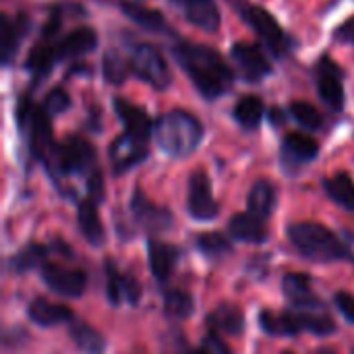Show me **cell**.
Instances as JSON below:
<instances>
[{
  "label": "cell",
  "mask_w": 354,
  "mask_h": 354,
  "mask_svg": "<svg viewBox=\"0 0 354 354\" xmlns=\"http://www.w3.org/2000/svg\"><path fill=\"white\" fill-rule=\"evenodd\" d=\"M270 118H272L274 124H280V122H284V112L280 108H272L270 110Z\"/></svg>",
  "instance_id": "43"
},
{
  "label": "cell",
  "mask_w": 354,
  "mask_h": 354,
  "mask_svg": "<svg viewBox=\"0 0 354 354\" xmlns=\"http://www.w3.org/2000/svg\"><path fill=\"white\" fill-rule=\"evenodd\" d=\"M230 56L241 68L243 77L251 83H259L268 75H272L274 66L263 46L249 44V41H236L230 46Z\"/></svg>",
  "instance_id": "10"
},
{
  "label": "cell",
  "mask_w": 354,
  "mask_h": 354,
  "mask_svg": "<svg viewBox=\"0 0 354 354\" xmlns=\"http://www.w3.org/2000/svg\"><path fill=\"white\" fill-rule=\"evenodd\" d=\"M87 193H89V199L95 203L104 199V176L97 168L93 172H89V176H87Z\"/></svg>",
  "instance_id": "37"
},
{
  "label": "cell",
  "mask_w": 354,
  "mask_h": 354,
  "mask_svg": "<svg viewBox=\"0 0 354 354\" xmlns=\"http://www.w3.org/2000/svg\"><path fill=\"white\" fill-rule=\"evenodd\" d=\"M114 112L122 120L124 133H131V135L141 137V139H149V135H151L156 124L151 122L149 114L141 106L131 104V102H127L122 97H116L114 100Z\"/></svg>",
  "instance_id": "18"
},
{
  "label": "cell",
  "mask_w": 354,
  "mask_h": 354,
  "mask_svg": "<svg viewBox=\"0 0 354 354\" xmlns=\"http://www.w3.org/2000/svg\"><path fill=\"white\" fill-rule=\"evenodd\" d=\"M209 326L224 332V334L239 336L245 330V315H243L241 307L224 303L209 315Z\"/></svg>",
  "instance_id": "25"
},
{
  "label": "cell",
  "mask_w": 354,
  "mask_h": 354,
  "mask_svg": "<svg viewBox=\"0 0 354 354\" xmlns=\"http://www.w3.org/2000/svg\"><path fill=\"white\" fill-rule=\"evenodd\" d=\"M147 253H149V268H151L153 276L158 280L170 278L176 263H178V259H180V251L174 245L160 243V241H149Z\"/></svg>",
  "instance_id": "23"
},
{
  "label": "cell",
  "mask_w": 354,
  "mask_h": 354,
  "mask_svg": "<svg viewBox=\"0 0 354 354\" xmlns=\"http://www.w3.org/2000/svg\"><path fill=\"white\" fill-rule=\"evenodd\" d=\"M131 209L137 218V222L147 228L149 232H164L172 226V214L160 205H153L149 199H145V195L141 191L135 193L133 201H131Z\"/></svg>",
  "instance_id": "15"
},
{
  "label": "cell",
  "mask_w": 354,
  "mask_h": 354,
  "mask_svg": "<svg viewBox=\"0 0 354 354\" xmlns=\"http://www.w3.org/2000/svg\"><path fill=\"white\" fill-rule=\"evenodd\" d=\"M41 278L48 284V288H52L54 292L62 295V297H71L77 299L85 292L87 286V276L81 270H68L56 263H46L41 268Z\"/></svg>",
  "instance_id": "13"
},
{
  "label": "cell",
  "mask_w": 354,
  "mask_h": 354,
  "mask_svg": "<svg viewBox=\"0 0 354 354\" xmlns=\"http://www.w3.org/2000/svg\"><path fill=\"white\" fill-rule=\"evenodd\" d=\"M290 114L307 131H319L324 127L322 112L313 104H309V102H292L290 104Z\"/></svg>",
  "instance_id": "31"
},
{
  "label": "cell",
  "mask_w": 354,
  "mask_h": 354,
  "mask_svg": "<svg viewBox=\"0 0 354 354\" xmlns=\"http://www.w3.org/2000/svg\"><path fill=\"white\" fill-rule=\"evenodd\" d=\"M259 322H261V328L272 336H297L301 332L332 334L336 330L330 317L307 313V311H284V313L263 311L259 315Z\"/></svg>",
  "instance_id": "6"
},
{
  "label": "cell",
  "mask_w": 354,
  "mask_h": 354,
  "mask_svg": "<svg viewBox=\"0 0 354 354\" xmlns=\"http://www.w3.org/2000/svg\"><path fill=\"white\" fill-rule=\"evenodd\" d=\"M79 228H81L83 236L93 247L104 243V228L100 222V214H97L95 201H91L89 197L85 201H81V205H79Z\"/></svg>",
  "instance_id": "26"
},
{
  "label": "cell",
  "mask_w": 354,
  "mask_h": 354,
  "mask_svg": "<svg viewBox=\"0 0 354 354\" xmlns=\"http://www.w3.org/2000/svg\"><path fill=\"white\" fill-rule=\"evenodd\" d=\"M232 116L243 129H257L266 116V106L257 95H243L236 102Z\"/></svg>",
  "instance_id": "27"
},
{
  "label": "cell",
  "mask_w": 354,
  "mask_h": 354,
  "mask_svg": "<svg viewBox=\"0 0 354 354\" xmlns=\"http://www.w3.org/2000/svg\"><path fill=\"white\" fill-rule=\"evenodd\" d=\"M284 354H292V353H284Z\"/></svg>",
  "instance_id": "44"
},
{
  "label": "cell",
  "mask_w": 354,
  "mask_h": 354,
  "mask_svg": "<svg viewBox=\"0 0 354 354\" xmlns=\"http://www.w3.org/2000/svg\"><path fill=\"white\" fill-rule=\"evenodd\" d=\"M129 64H131V73L135 77H139L141 81H145L147 85H151L153 89L164 91L170 87V81H172L170 68H168L162 52L156 46L137 44L131 52Z\"/></svg>",
  "instance_id": "8"
},
{
  "label": "cell",
  "mask_w": 354,
  "mask_h": 354,
  "mask_svg": "<svg viewBox=\"0 0 354 354\" xmlns=\"http://www.w3.org/2000/svg\"><path fill=\"white\" fill-rule=\"evenodd\" d=\"M97 48V35L91 27H77L71 33L58 37L41 33L39 41L33 46L25 60V71L31 73L35 85L41 83L58 62L75 60L91 54Z\"/></svg>",
  "instance_id": "2"
},
{
  "label": "cell",
  "mask_w": 354,
  "mask_h": 354,
  "mask_svg": "<svg viewBox=\"0 0 354 354\" xmlns=\"http://www.w3.org/2000/svg\"><path fill=\"white\" fill-rule=\"evenodd\" d=\"M326 193L344 209H354V180L353 176H348L346 172H340L332 178L324 180Z\"/></svg>",
  "instance_id": "28"
},
{
  "label": "cell",
  "mask_w": 354,
  "mask_h": 354,
  "mask_svg": "<svg viewBox=\"0 0 354 354\" xmlns=\"http://www.w3.org/2000/svg\"><path fill=\"white\" fill-rule=\"evenodd\" d=\"M153 137L166 156L187 158L199 147L203 139V124L185 110H172L156 120Z\"/></svg>",
  "instance_id": "3"
},
{
  "label": "cell",
  "mask_w": 354,
  "mask_h": 354,
  "mask_svg": "<svg viewBox=\"0 0 354 354\" xmlns=\"http://www.w3.org/2000/svg\"><path fill=\"white\" fill-rule=\"evenodd\" d=\"M249 212L257 218H268L276 207V189L270 180H257L247 197Z\"/></svg>",
  "instance_id": "24"
},
{
  "label": "cell",
  "mask_w": 354,
  "mask_h": 354,
  "mask_svg": "<svg viewBox=\"0 0 354 354\" xmlns=\"http://www.w3.org/2000/svg\"><path fill=\"white\" fill-rule=\"evenodd\" d=\"M319 153V145L305 133H288L282 141V160L286 166H305Z\"/></svg>",
  "instance_id": "17"
},
{
  "label": "cell",
  "mask_w": 354,
  "mask_h": 354,
  "mask_svg": "<svg viewBox=\"0 0 354 354\" xmlns=\"http://www.w3.org/2000/svg\"><path fill=\"white\" fill-rule=\"evenodd\" d=\"M106 270H108V299L112 305H120L122 303V276L116 272L112 263H106Z\"/></svg>",
  "instance_id": "36"
},
{
  "label": "cell",
  "mask_w": 354,
  "mask_h": 354,
  "mask_svg": "<svg viewBox=\"0 0 354 354\" xmlns=\"http://www.w3.org/2000/svg\"><path fill=\"white\" fill-rule=\"evenodd\" d=\"M95 147L89 141L73 135L56 145L48 166L60 174H83L95 170Z\"/></svg>",
  "instance_id": "7"
},
{
  "label": "cell",
  "mask_w": 354,
  "mask_h": 354,
  "mask_svg": "<svg viewBox=\"0 0 354 354\" xmlns=\"http://www.w3.org/2000/svg\"><path fill=\"white\" fill-rule=\"evenodd\" d=\"M189 214L201 222L214 220L220 214L212 193V183L203 170H197L189 180Z\"/></svg>",
  "instance_id": "12"
},
{
  "label": "cell",
  "mask_w": 354,
  "mask_h": 354,
  "mask_svg": "<svg viewBox=\"0 0 354 354\" xmlns=\"http://www.w3.org/2000/svg\"><path fill=\"white\" fill-rule=\"evenodd\" d=\"M172 52L180 68L205 100H218L232 87L234 73L216 48L183 39Z\"/></svg>",
  "instance_id": "1"
},
{
  "label": "cell",
  "mask_w": 354,
  "mask_h": 354,
  "mask_svg": "<svg viewBox=\"0 0 354 354\" xmlns=\"http://www.w3.org/2000/svg\"><path fill=\"white\" fill-rule=\"evenodd\" d=\"M44 259H46V249H44L41 245H29V247H25L23 251H19V253L8 261V268H10L12 272L23 274V272H29V270L41 266Z\"/></svg>",
  "instance_id": "32"
},
{
  "label": "cell",
  "mask_w": 354,
  "mask_h": 354,
  "mask_svg": "<svg viewBox=\"0 0 354 354\" xmlns=\"http://www.w3.org/2000/svg\"><path fill=\"white\" fill-rule=\"evenodd\" d=\"M168 354H212V351L209 348H191V346H187L183 342V344H178L174 351H170Z\"/></svg>",
  "instance_id": "42"
},
{
  "label": "cell",
  "mask_w": 354,
  "mask_h": 354,
  "mask_svg": "<svg viewBox=\"0 0 354 354\" xmlns=\"http://www.w3.org/2000/svg\"><path fill=\"white\" fill-rule=\"evenodd\" d=\"M282 290L286 295V299L299 307L301 311H313L317 307H322V303L313 297L311 292V280L309 276H303V274H288L284 280H282Z\"/></svg>",
  "instance_id": "22"
},
{
  "label": "cell",
  "mask_w": 354,
  "mask_h": 354,
  "mask_svg": "<svg viewBox=\"0 0 354 354\" xmlns=\"http://www.w3.org/2000/svg\"><path fill=\"white\" fill-rule=\"evenodd\" d=\"M334 41L338 44H353L354 46V17L344 21L336 31H334Z\"/></svg>",
  "instance_id": "40"
},
{
  "label": "cell",
  "mask_w": 354,
  "mask_h": 354,
  "mask_svg": "<svg viewBox=\"0 0 354 354\" xmlns=\"http://www.w3.org/2000/svg\"><path fill=\"white\" fill-rule=\"evenodd\" d=\"M334 303H336V307H338V311L348 319V322H353L354 324V297L353 295H348V292H338L336 295V299H334Z\"/></svg>",
  "instance_id": "39"
},
{
  "label": "cell",
  "mask_w": 354,
  "mask_h": 354,
  "mask_svg": "<svg viewBox=\"0 0 354 354\" xmlns=\"http://www.w3.org/2000/svg\"><path fill=\"white\" fill-rule=\"evenodd\" d=\"M141 299V286L133 276H122V301L137 305Z\"/></svg>",
  "instance_id": "38"
},
{
  "label": "cell",
  "mask_w": 354,
  "mask_h": 354,
  "mask_svg": "<svg viewBox=\"0 0 354 354\" xmlns=\"http://www.w3.org/2000/svg\"><path fill=\"white\" fill-rule=\"evenodd\" d=\"M41 108L50 116H58V114H62V112H66L71 108V97L62 87H56L46 95V100L41 102Z\"/></svg>",
  "instance_id": "35"
},
{
  "label": "cell",
  "mask_w": 354,
  "mask_h": 354,
  "mask_svg": "<svg viewBox=\"0 0 354 354\" xmlns=\"http://www.w3.org/2000/svg\"><path fill=\"white\" fill-rule=\"evenodd\" d=\"M228 232L234 241L251 243V245L266 243V239H268V228H266L263 220L253 216L251 212L232 216L228 222Z\"/></svg>",
  "instance_id": "19"
},
{
  "label": "cell",
  "mask_w": 354,
  "mask_h": 354,
  "mask_svg": "<svg viewBox=\"0 0 354 354\" xmlns=\"http://www.w3.org/2000/svg\"><path fill=\"white\" fill-rule=\"evenodd\" d=\"M176 2L180 4L183 15L191 25L207 33H216L220 29L222 19L216 0H176Z\"/></svg>",
  "instance_id": "16"
},
{
  "label": "cell",
  "mask_w": 354,
  "mask_h": 354,
  "mask_svg": "<svg viewBox=\"0 0 354 354\" xmlns=\"http://www.w3.org/2000/svg\"><path fill=\"white\" fill-rule=\"evenodd\" d=\"M207 348L212 351V354H230V351L222 344V340L216 334H209L207 336Z\"/></svg>",
  "instance_id": "41"
},
{
  "label": "cell",
  "mask_w": 354,
  "mask_h": 354,
  "mask_svg": "<svg viewBox=\"0 0 354 354\" xmlns=\"http://www.w3.org/2000/svg\"><path fill=\"white\" fill-rule=\"evenodd\" d=\"M29 29H31V23L25 15H17L15 19H10L8 15L0 17V52H2L4 66H8L12 58L17 56L19 46L23 44Z\"/></svg>",
  "instance_id": "14"
},
{
  "label": "cell",
  "mask_w": 354,
  "mask_h": 354,
  "mask_svg": "<svg viewBox=\"0 0 354 354\" xmlns=\"http://www.w3.org/2000/svg\"><path fill=\"white\" fill-rule=\"evenodd\" d=\"M71 338L83 353L102 354L106 351V342L100 336V332H95L85 322H71Z\"/></svg>",
  "instance_id": "29"
},
{
  "label": "cell",
  "mask_w": 354,
  "mask_h": 354,
  "mask_svg": "<svg viewBox=\"0 0 354 354\" xmlns=\"http://www.w3.org/2000/svg\"><path fill=\"white\" fill-rule=\"evenodd\" d=\"M234 4L241 19L259 35V39L266 44L268 52L276 58H286L295 50V39L284 31V27L276 21V17L266 10L259 4H253L249 0H230Z\"/></svg>",
  "instance_id": "5"
},
{
  "label": "cell",
  "mask_w": 354,
  "mask_h": 354,
  "mask_svg": "<svg viewBox=\"0 0 354 354\" xmlns=\"http://www.w3.org/2000/svg\"><path fill=\"white\" fill-rule=\"evenodd\" d=\"M288 239L307 259L340 261L353 257L351 247L340 241L330 228L317 222H297L288 228Z\"/></svg>",
  "instance_id": "4"
},
{
  "label": "cell",
  "mask_w": 354,
  "mask_h": 354,
  "mask_svg": "<svg viewBox=\"0 0 354 354\" xmlns=\"http://www.w3.org/2000/svg\"><path fill=\"white\" fill-rule=\"evenodd\" d=\"M315 79H317V91L324 104L334 110L342 112L344 108V71L342 66L330 58L322 56L317 66H315Z\"/></svg>",
  "instance_id": "9"
},
{
  "label": "cell",
  "mask_w": 354,
  "mask_h": 354,
  "mask_svg": "<svg viewBox=\"0 0 354 354\" xmlns=\"http://www.w3.org/2000/svg\"><path fill=\"white\" fill-rule=\"evenodd\" d=\"M164 307H166V313L170 317H176V319H185L193 313L195 309V301L189 292L185 290H170L164 299Z\"/></svg>",
  "instance_id": "33"
},
{
  "label": "cell",
  "mask_w": 354,
  "mask_h": 354,
  "mask_svg": "<svg viewBox=\"0 0 354 354\" xmlns=\"http://www.w3.org/2000/svg\"><path fill=\"white\" fill-rule=\"evenodd\" d=\"M197 247L207 255V257H224L226 253L232 251V245L228 243V239H224L222 234L209 232V234H201L197 239Z\"/></svg>",
  "instance_id": "34"
},
{
  "label": "cell",
  "mask_w": 354,
  "mask_h": 354,
  "mask_svg": "<svg viewBox=\"0 0 354 354\" xmlns=\"http://www.w3.org/2000/svg\"><path fill=\"white\" fill-rule=\"evenodd\" d=\"M104 79L112 85H122L127 77L131 75V64L114 50L104 54V66H102Z\"/></svg>",
  "instance_id": "30"
},
{
  "label": "cell",
  "mask_w": 354,
  "mask_h": 354,
  "mask_svg": "<svg viewBox=\"0 0 354 354\" xmlns=\"http://www.w3.org/2000/svg\"><path fill=\"white\" fill-rule=\"evenodd\" d=\"M147 158V139L122 133L110 145V164L114 174H124L131 168L139 166Z\"/></svg>",
  "instance_id": "11"
},
{
  "label": "cell",
  "mask_w": 354,
  "mask_h": 354,
  "mask_svg": "<svg viewBox=\"0 0 354 354\" xmlns=\"http://www.w3.org/2000/svg\"><path fill=\"white\" fill-rule=\"evenodd\" d=\"M27 315L33 324L41 328H54L60 324H71L73 322V311L66 305H56L46 299H35L27 307Z\"/></svg>",
  "instance_id": "20"
},
{
  "label": "cell",
  "mask_w": 354,
  "mask_h": 354,
  "mask_svg": "<svg viewBox=\"0 0 354 354\" xmlns=\"http://www.w3.org/2000/svg\"><path fill=\"white\" fill-rule=\"evenodd\" d=\"M118 6L124 12V17H129L135 25H139L151 33H170L172 31L170 25L166 23V19L162 17V12H158L153 8H147L133 0H120Z\"/></svg>",
  "instance_id": "21"
}]
</instances>
